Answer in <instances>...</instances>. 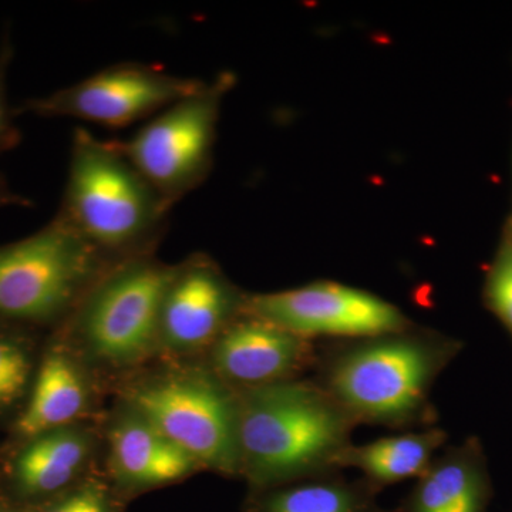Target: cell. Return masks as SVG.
Listing matches in <instances>:
<instances>
[{
    "mask_svg": "<svg viewBox=\"0 0 512 512\" xmlns=\"http://www.w3.org/2000/svg\"><path fill=\"white\" fill-rule=\"evenodd\" d=\"M461 350L457 340L412 328L346 340L319 352V383L359 424L429 429L431 392Z\"/></svg>",
    "mask_w": 512,
    "mask_h": 512,
    "instance_id": "6da1fadb",
    "label": "cell"
},
{
    "mask_svg": "<svg viewBox=\"0 0 512 512\" xmlns=\"http://www.w3.org/2000/svg\"><path fill=\"white\" fill-rule=\"evenodd\" d=\"M239 473L276 487L339 471L357 424L319 383L285 380L238 390Z\"/></svg>",
    "mask_w": 512,
    "mask_h": 512,
    "instance_id": "7a4b0ae2",
    "label": "cell"
},
{
    "mask_svg": "<svg viewBox=\"0 0 512 512\" xmlns=\"http://www.w3.org/2000/svg\"><path fill=\"white\" fill-rule=\"evenodd\" d=\"M171 210L116 141L74 130L59 214L97 251L141 256L163 234Z\"/></svg>",
    "mask_w": 512,
    "mask_h": 512,
    "instance_id": "3957f363",
    "label": "cell"
},
{
    "mask_svg": "<svg viewBox=\"0 0 512 512\" xmlns=\"http://www.w3.org/2000/svg\"><path fill=\"white\" fill-rule=\"evenodd\" d=\"M104 255L62 214L28 238L0 247V316L49 320L83 301Z\"/></svg>",
    "mask_w": 512,
    "mask_h": 512,
    "instance_id": "277c9868",
    "label": "cell"
},
{
    "mask_svg": "<svg viewBox=\"0 0 512 512\" xmlns=\"http://www.w3.org/2000/svg\"><path fill=\"white\" fill-rule=\"evenodd\" d=\"M227 83H205L147 120L136 133L116 141L138 173L174 207L200 187L210 173Z\"/></svg>",
    "mask_w": 512,
    "mask_h": 512,
    "instance_id": "5b68a950",
    "label": "cell"
},
{
    "mask_svg": "<svg viewBox=\"0 0 512 512\" xmlns=\"http://www.w3.org/2000/svg\"><path fill=\"white\" fill-rule=\"evenodd\" d=\"M134 413L198 466L239 473L237 392L212 376H165L131 394Z\"/></svg>",
    "mask_w": 512,
    "mask_h": 512,
    "instance_id": "8992f818",
    "label": "cell"
},
{
    "mask_svg": "<svg viewBox=\"0 0 512 512\" xmlns=\"http://www.w3.org/2000/svg\"><path fill=\"white\" fill-rule=\"evenodd\" d=\"M175 268L134 256L83 298L80 329L93 352L111 363L147 355L160 339L161 311Z\"/></svg>",
    "mask_w": 512,
    "mask_h": 512,
    "instance_id": "52a82bcc",
    "label": "cell"
},
{
    "mask_svg": "<svg viewBox=\"0 0 512 512\" xmlns=\"http://www.w3.org/2000/svg\"><path fill=\"white\" fill-rule=\"evenodd\" d=\"M204 84L151 64L120 63L46 96L25 100L15 107V113L123 128L153 119Z\"/></svg>",
    "mask_w": 512,
    "mask_h": 512,
    "instance_id": "ba28073f",
    "label": "cell"
},
{
    "mask_svg": "<svg viewBox=\"0 0 512 512\" xmlns=\"http://www.w3.org/2000/svg\"><path fill=\"white\" fill-rule=\"evenodd\" d=\"M244 313L309 340L363 339L412 328L392 303L336 282L251 296Z\"/></svg>",
    "mask_w": 512,
    "mask_h": 512,
    "instance_id": "9c48e42d",
    "label": "cell"
},
{
    "mask_svg": "<svg viewBox=\"0 0 512 512\" xmlns=\"http://www.w3.org/2000/svg\"><path fill=\"white\" fill-rule=\"evenodd\" d=\"M212 346L215 372L238 390L298 379L319 355L313 340L247 313L232 320Z\"/></svg>",
    "mask_w": 512,
    "mask_h": 512,
    "instance_id": "30bf717a",
    "label": "cell"
},
{
    "mask_svg": "<svg viewBox=\"0 0 512 512\" xmlns=\"http://www.w3.org/2000/svg\"><path fill=\"white\" fill-rule=\"evenodd\" d=\"M245 301L214 265L192 259L175 268L165 292L160 339L177 350L212 345L244 313Z\"/></svg>",
    "mask_w": 512,
    "mask_h": 512,
    "instance_id": "8fae6325",
    "label": "cell"
},
{
    "mask_svg": "<svg viewBox=\"0 0 512 512\" xmlns=\"http://www.w3.org/2000/svg\"><path fill=\"white\" fill-rule=\"evenodd\" d=\"M491 500V480L483 448L477 439L450 447L434 458L412 493L404 512H485Z\"/></svg>",
    "mask_w": 512,
    "mask_h": 512,
    "instance_id": "7c38bea8",
    "label": "cell"
},
{
    "mask_svg": "<svg viewBox=\"0 0 512 512\" xmlns=\"http://www.w3.org/2000/svg\"><path fill=\"white\" fill-rule=\"evenodd\" d=\"M110 446L117 473L134 484L170 483L198 466L183 448L136 413L114 426Z\"/></svg>",
    "mask_w": 512,
    "mask_h": 512,
    "instance_id": "4fadbf2b",
    "label": "cell"
},
{
    "mask_svg": "<svg viewBox=\"0 0 512 512\" xmlns=\"http://www.w3.org/2000/svg\"><path fill=\"white\" fill-rule=\"evenodd\" d=\"M446 431L429 427L421 431L384 437L373 443L350 444L338 458V470L355 468L377 490L419 478L436 458L437 450L446 443Z\"/></svg>",
    "mask_w": 512,
    "mask_h": 512,
    "instance_id": "5bb4252c",
    "label": "cell"
},
{
    "mask_svg": "<svg viewBox=\"0 0 512 512\" xmlns=\"http://www.w3.org/2000/svg\"><path fill=\"white\" fill-rule=\"evenodd\" d=\"M87 390L79 367L63 353H50L40 366L19 433L32 440L66 429L86 407Z\"/></svg>",
    "mask_w": 512,
    "mask_h": 512,
    "instance_id": "9a60e30c",
    "label": "cell"
},
{
    "mask_svg": "<svg viewBox=\"0 0 512 512\" xmlns=\"http://www.w3.org/2000/svg\"><path fill=\"white\" fill-rule=\"evenodd\" d=\"M365 478L350 481L339 471L276 485L259 498L255 512H387Z\"/></svg>",
    "mask_w": 512,
    "mask_h": 512,
    "instance_id": "2e32d148",
    "label": "cell"
},
{
    "mask_svg": "<svg viewBox=\"0 0 512 512\" xmlns=\"http://www.w3.org/2000/svg\"><path fill=\"white\" fill-rule=\"evenodd\" d=\"M89 453L86 437L66 429L30 440L16 461V478L29 493H52L69 483Z\"/></svg>",
    "mask_w": 512,
    "mask_h": 512,
    "instance_id": "e0dca14e",
    "label": "cell"
},
{
    "mask_svg": "<svg viewBox=\"0 0 512 512\" xmlns=\"http://www.w3.org/2000/svg\"><path fill=\"white\" fill-rule=\"evenodd\" d=\"M32 375V357L25 343L0 332V410L10 409L25 396Z\"/></svg>",
    "mask_w": 512,
    "mask_h": 512,
    "instance_id": "ac0fdd59",
    "label": "cell"
},
{
    "mask_svg": "<svg viewBox=\"0 0 512 512\" xmlns=\"http://www.w3.org/2000/svg\"><path fill=\"white\" fill-rule=\"evenodd\" d=\"M484 299L512 335V239L505 234L485 279Z\"/></svg>",
    "mask_w": 512,
    "mask_h": 512,
    "instance_id": "d6986e66",
    "label": "cell"
},
{
    "mask_svg": "<svg viewBox=\"0 0 512 512\" xmlns=\"http://www.w3.org/2000/svg\"><path fill=\"white\" fill-rule=\"evenodd\" d=\"M15 49L8 33L0 43V156L19 146L22 133L16 124L15 107L9 103V69L12 66Z\"/></svg>",
    "mask_w": 512,
    "mask_h": 512,
    "instance_id": "ffe728a7",
    "label": "cell"
},
{
    "mask_svg": "<svg viewBox=\"0 0 512 512\" xmlns=\"http://www.w3.org/2000/svg\"><path fill=\"white\" fill-rule=\"evenodd\" d=\"M47 512H109V510L100 491L84 488L64 498Z\"/></svg>",
    "mask_w": 512,
    "mask_h": 512,
    "instance_id": "44dd1931",
    "label": "cell"
},
{
    "mask_svg": "<svg viewBox=\"0 0 512 512\" xmlns=\"http://www.w3.org/2000/svg\"><path fill=\"white\" fill-rule=\"evenodd\" d=\"M32 201L10 187L5 175L0 174V210L6 207H30Z\"/></svg>",
    "mask_w": 512,
    "mask_h": 512,
    "instance_id": "7402d4cb",
    "label": "cell"
},
{
    "mask_svg": "<svg viewBox=\"0 0 512 512\" xmlns=\"http://www.w3.org/2000/svg\"><path fill=\"white\" fill-rule=\"evenodd\" d=\"M505 235H507V237H510L512 239V214H511L510 220H508L507 227H505Z\"/></svg>",
    "mask_w": 512,
    "mask_h": 512,
    "instance_id": "603a6c76",
    "label": "cell"
}]
</instances>
